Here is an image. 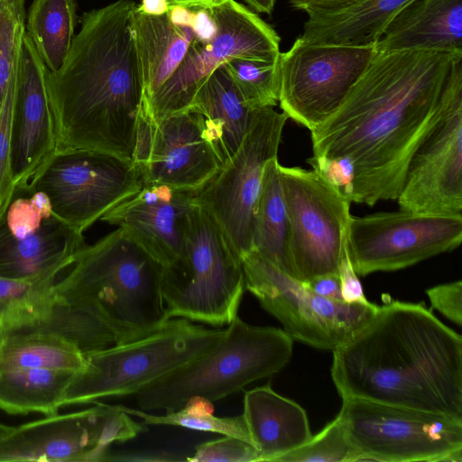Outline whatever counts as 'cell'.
Segmentation results:
<instances>
[{
    "label": "cell",
    "instance_id": "cell-1",
    "mask_svg": "<svg viewBox=\"0 0 462 462\" xmlns=\"http://www.w3.org/2000/svg\"><path fill=\"white\" fill-rule=\"evenodd\" d=\"M462 51L377 52L339 107L310 131L313 156L354 165L351 202L397 199Z\"/></svg>",
    "mask_w": 462,
    "mask_h": 462
},
{
    "label": "cell",
    "instance_id": "cell-2",
    "mask_svg": "<svg viewBox=\"0 0 462 462\" xmlns=\"http://www.w3.org/2000/svg\"><path fill=\"white\" fill-rule=\"evenodd\" d=\"M332 351L342 398L462 419V337L424 304L388 299Z\"/></svg>",
    "mask_w": 462,
    "mask_h": 462
},
{
    "label": "cell",
    "instance_id": "cell-3",
    "mask_svg": "<svg viewBox=\"0 0 462 462\" xmlns=\"http://www.w3.org/2000/svg\"><path fill=\"white\" fill-rule=\"evenodd\" d=\"M132 0L87 12L61 65L48 73L59 149L134 161L144 83Z\"/></svg>",
    "mask_w": 462,
    "mask_h": 462
},
{
    "label": "cell",
    "instance_id": "cell-4",
    "mask_svg": "<svg viewBox=\"0 0 462 462\" xmlns=\"http://www.w3.org/2000/svg\"><path fill=\"white\" fill-rule=\"evenodd\" d=\"M51 296L105 324L116 344L143 337L170 319L162 293L163 266L117 228L77 254Z\"/></svg>",
    "mask_w": 462,
    "mask_h": 462
},
{
    "label": "cell",
    "instance_id": "cell-5",
    "mask_svg": "<svg viewBox=\"0 0 462 462\" xmlns=\"http://www.w3.org/2000/svg\"><path fill=\"white\" fill-rule=\"evenodd\" d=\"M293 339L282 329L250 325L236 316L207 352L135 394L143 411L180 409L192 396L213 402L281 371Z\"/></svg>",
    "mask_w": 462,
    "mask_h": 462
},
{
    "label": "cell",
    "instance_id": "cell-6",
    "mask_svg": "<svg viewBox=\"0 0 462 462\" xmlns=\"http://www.w3.org/2000/svg\"><path fill=\"white\" fill-rule=\"evenodd\" d=\"M224 332L174 318L143 337L88 353L84 368L68 385L63 406L135 395L203 355Z\"/></svg>",
    "mask_w": 462,
    "mask_h": 462
},
{
    "label": "cell",
    "instance_id": "cell-7",
    "mask_svg": "<svg viewBox=\"0 0 462 462\" xmlns=\"http://www.w3.org/2000/svg\"><path fill=\"white\" fill-rule=\"evenodd\" d=\"M245 291L241 259L216 222L197 207L184 251L162 270L168 318L228 325L237 316Z\"/></svg>",
    "mask_w": 462,
    "mask_h": 462
},
{
    "label": "cell",
    "instance_id": "cell-8",
    "mask_svg": "<svg viewBox=\"0 0 462 462\" xmlns=\"http://www.w3.org/2000/svg\"><path fill=\"white\" fill-rule=\"evenodd\" d=\"M339 414L356 461L462 462V419L356 397Z\"/></svg>",
    "mask_w": 462,
    "mask_h": 462
},
{
    "label": "cell",
    "instance_id": "cell-9",
    "mask_svg": "<svg viewBox=\"0 0 462 462\" xmlns=\"http://www.w3.org/2000/svg\"><path fill=\"white\" fill-rule=\"evenodd\" d=\"M145 185L135 162L86 149H58L26 185L48 198L53 213L83 234Z\"/></svg>",
    "mask_w": 462,
    "mask_h": 462
},
{
    "label": "cell",
    "instance_id": "cell-10",
    "mask_svg": "<svg viewBox=\"0 0 462 462\" xmlns=\"http://www.w3.org/2000/svg\"><path fill=\"white\" fill-rule=\"evenodd\" d=\"M241 261L245 290L292 339L315 348L334 350L345 344L378 310L372 302L351 304L319 296L255 251Z\"/></svg>",
    "mask_w": 462,
    "mask_h": 462
},
{
    "label": "cell",
    "instance_id": "cell-11",
    "mask_svg": "<svg viewBox=\"0 0 462 462\" xmlns=\"http://www.w3.org/2000/svg\"><path fill=\"white\" fill-rule=\"evenodd\" d=\"M216 23L207 41L196 39L182 62L142 110L153 122L188 109L208 77L227 61L250 59L274 61L280 56V37L258 14L235 0L208 8Z\"/></svg>",
    "mask_w": 462,
    "mask_h": 462
},
{
    "label": "cell",
    "instance_id": "cell-12",
    "mask_svg": "<svg viewBox=\"0 0 462 462\" xmlns=\"http://www.w3.org/2000/svg\"><path fill=\"white\" fill-rule=\"evenodd\" d=\"M288 116L273 107L256 108L234 155L196 196L241 259L253 251L256 206L263 168L277 157Z\"/></svg>",
    "mask_w": 462,
    "mask_h": 462
},
{
    "label": "cell",
    "instance_id": "cell-13",
    "mask_svg": "<svg viewBox=\"0 0 462 462\" xmlns=\"http://www.w3.org/2000/svg\"><path fill=\"white\" fill-rule=\"evenodd\" d=\"M290 224L292 277L338 273L351 217L349 198L316 170L280 165Z\"/></svg>",
    "mask_w": 462,
    "mask_h": 462
},
{
    "label": "cell",
    "instance_id": "cell-14",
    "mask_svg": "<svg viewBox=\"0 0 462 462\" xmlns=\"http://www.w3.org/2000/svg\"><path fill=\"white\" fill-rule=\"evenodd\" d=\"M397 200L401 210L415 214L462 215V58L451 68Z\"/></svg>",
    "mask_w": 462,
    "mask_h": 462
},
{
    "label": "cell",
    "instance_id": "cell-15",
    "mask_svg": "<svg viewBox=\"0 0 462 462\" xmlns=\"http://www.w3.org/2000/svg\"><path fill=\"white\" fill-rule=\"evenodd\" d=\"M376 51L374 45H337L295 40L278 60V103L310 131L342 104Z\"/></svg>",
    "mask_w": 462,
    "mask_h": 462
},
{
    "label": "cell",
    "instance_id": "cell-16",
    "mask_svg": "<svg viewBox=\"0 0 462 462\" xmlns=\"http://www.w3.org/2000/svg\"><path fill=\"white\" fill-rule=\"evenodd\" d=\"M94 403L14 427L0 439V461H108L112 444L147 430L121 405Z\"/></svg>",
    "mask_w": 462,
    "mask_h": 462
},
{
    "label": "cell",
    "instance_id": "cell-17",
    "mask_svg": "<svg viewBox=\"0 0 462 462\" xmlns=\"http://www.w3.org/2000/svg\"><path fill=\"white\" fill-rule=\"evenodd\" d=\"M462 242V215H423L405 210L352 217L347 250L357 275L403 269Z\"/></svg>",
    "mask_w": 462,
    "mask_h": 462
},
{
    "label": "cell",
    "instance_id": "cell-18",
    "mask_svg": "<svg viewBox=\"0 0 462 462\" xmlns=\"http://www.w3.org/2000/svg\"><path fill=\"white\" fill-rule=\"evenodd\" d=\"M83 234L60 220L48 198L16 187L0 216V276L31 280L57 275L86 245Z\"/></svg>",
    "mask_w": 462,
    "mask_h": 462
},
{
    "label": "cell",
    "instance_id": "cell-19",
    "mask_svg": "<svg viewBox=\"0 0 462 462\" xmlns=\"http://www.w3.org/2000/svg\"><path fill=\"white\" fill-rule=\"evenodd\" d=\"M134 162L145 184L199 192L223 165L203 116L190 109L153 122L141 111Z\"/></svg>",
    "mask_w": 462,
    "mask_h": 462
},
{
    "label": "cell",
    "instance_id": "cell-20",
    "mask_svg": "<svg viewBox=\"0 0 462 462\" xmlns=\"http://www.w3.org/2000/svg\"><path fill=\"white\" fill-rule=\"evenodd\" d=\"M48 73L25 32L11 118L10 159L15 188L26 186L59 149Z\"/></svg>",
    "mask_w": 462,
    "mask_h": 462
},
{
    "label": "cell",
    "instance_id": "cell-21",
    "mask_svg": "<svg viewBox=\"0 0 462 462\" xmlns=\"http://www.w3.org/2000/svg\"><path fill=\"white\" fill-rule=\"evenodd\" d=\"M198 192L145 184L100 220L122 228L163 267L184 251Z\"/></svg>",
    "mask_w": 462,
    "mask_h": 462
},
{
    "label": "cell",
    "instance_id": "cell-22",
    "mask_svg": "<svg viewBox=\"0 0 462 462\" xmlns=\"http://www.w3.org/2000/svg\"><path fill=\"white\" fill-rule=\"evenodd\" d=\"M374 48L462 51V0H412L388 23Z\"/></svg>",
    "mask_w": 462,
    "mask_h": 462
},
{
    "label": "cell",
    "instance_id": "cell-23",
    "mask_svg": "<svg viewBox=\"0 0 462 462\" xmlns=\"http://www.w3.org/2000/svg\"><path fill=\"white\" fill-rule=\"evenodd\" d=\"M242 415L259 461H278L312 437L304 409L270 384L245 392Z\"/></svg>",
    "mask_w": 462,
    "mask_h": 462
},
{
    "label": "cell",
    "instance_id": "cell-24",
    "mask_svg": "<svg viewBox=\"0 0 462 462\" xmlns=\"http://www.w3.org/2000/svg\"><path fill=\"white\" fill-rule=\"evenodd\" d=\"M412 0H361L347 7L308 14L299 38L337 45H374L392 19Z\"/></svg>",
    "mask_w": 462,
    "mask_h": 462
},
{
    "label": "cell",
    "instance_id": "cell-25",
    "mask_svg": "<svg viewBox=\"0 0 462 462\" xmlns=\"http://www.w3.org/2000/svg\"><path fill=\"white\" fill-rule=\"evenodd\" d=\"M189 108L203 116L224 164L239 148L254 110L244 101L225 65L208 77Z\"/></svg>",
    "mask_w": 462,
    "mask_h": 462
},
{
    "label": "cell",
    "instance_id": "cell-26",
    "mask_svg": "<svg viewBox=\"0 0 462 462\" xmlns=\"http://www.w3.org/2000/svg\"><path fill=\"white\" fill-rule=\"evenodd\" d=\"M133 23L143 76V101H148L177 69L197 36L192 28L174 23L168 13L151 15L137 5Z\"/></svg>",
    "mask_w": 462,
    "mask_h": 462
},
{
    "label": "cell",
    "instance_id": "cell-27",
    "mask_svg": "<svg viewBox=\"0 0 462 462\" xmlns=\"http://www.w3.org/2000/svg\"><path fill=\"white\" fill-rule=\"evenodd\" d=\"M278 157L263 168L254 216L253 251L292 277L290 256V224Z\"/></svg>",
    "mask_w": 462,
    "mask_h": 462
},
{
    "label": "cell",
    "instance_id": "cell-28",
    "mask_svg": "<svg viewBox=\"0 0 462 462\" xmlns=\"http://www.w3.org/2000/svg\"><path fill=\"white\" fill-rule=\"evenodd\" d=\"M76 372L66 369L22 368L0 371V409L13 415L57 414Z\"/></svg>",
    "mask_w": 462,
    "mask_h": 462
},
{
    "label": "cell",
    "instance_id": "cell-29",
    "mask_svg": "<svg viewBox=\"0 0 462 462\" xmlns=\"http://www.w3.org/2000/svg\"><path fill=\"white\" fill-rule=\"evenodd\" d=\"M0 328L53 333L76 345L84 355L116 344L113 333L100 320L51 294L40 307Z\"/></svg>",
    "mask_w": 462,
    "mask_h": 462
},
{
    "label": "cell",
    "instance_id": "cell-30",
    "mask_svg": "<svg viewBox=\"0 0 462 462\" xmlns=\"http://www.w3.org/2000/svg\"><path fill=\"white\" fill-rule=\"evenodd\" d=\"M81 350L70 341L42 330L0 328V371L22 368H84Z\"/></svg>",
    "mask_w": 462,
    "mask_h": 462
},
{
    "label": "cell",
    "instance_id": "cell-31",
    "mask_svg": "<svg viewBox=\"0 0 462 462\" xmlns=\"http://www.w3.org/2000/svg\"><path fill=\"white\" fill-rule=\"evenodd\" d=\"M76 11L75 0H33L31 5L25 32L50 72L61 67L69 51Z\"/></svg>",
    "mask_w": 462,
    "mask_h": 462
},
{
    "label": "cell",
    "instance_id": "cell-32",
    "mask_svg": "<svg viewBox=\"0 0 462 462\" xmlns=\"http://www.w3.org/2000/svg\"><path fill=\"white\" fill-rule=\"evenodd\" d=\"M25 1L0 0V113L16 88L25 33Z\"/></svg>",
    "mask_w": 462,
    "mask_h": 462
},
{
    "label": "cell",
    "instance_id": "cell-33",
    "mask_svg": "<svg viewBox=\"0 0 462 462\" xmlns=\"http://www.w3.org/2000/svg\"><path fill=\"white\" fill-rule=\"evenodd\" d=\"M278 60L262 61L237 58L224 64L251 109L274 107L278 104Z\"/></svg>",
    "mask_w": 462,
    "mask_h": 462
},
{
    "label": "cell",
    "instance_id": "cell-34",
    "mask_svg": "<svg viewBox=\"0 0 462 462\" xmlns=\"http://www.w3.org/2000/svg\"><path fill=\"white\" fill-rule=\"evenodd\" d=\"M357 456L348 439L341 415L330 421L305 444L281 457L278 462L356 461Z\"/></svg>",
    "mask_w": 462,
    "mask_h": 462
},
{
    "label": "cell",
    "instance_id": "cell-35",
    "mask_svg": "<svg viewBox=\"0 0 462 462\" xmlns=\"http://www.w3.org/2000/svg\"><path fill=\"white\" fill-rule=\"evenodd\" d=\"M132 416L139 417L145 425H170L189 430L234 436L252 443L243 415L217 417L214 414H192L182 409L165 411L164 414H151L143 410L121 406ZM253 444V443H252Z\"/></svg>",
    "mask_w": 462,
    "mask_h": 462
},
{
    "label": "cell",
    "instance_id": "cell-36",
    "mask_svg": "<svg viewBox=\"0 0 462 462\" xmlns=\"http://www.w3.org/2000/svg\"><path fill=\"white\" fill-rule=\"evenodd\" d=\"M56 277L14 280L0 276V326L42 305L50 297Z\"/></svg>",
    "mask_w": 462,
    "mask_h": 462
},
{
    "label": "cell",
    "instance_id": "cell-37",
    "mask_svg": "<svg viewBox=\"0 0 462 462\" xmlns=\"http://www.w3.org/2000/svg\"><path fill=\"white\" fill-rule=\"evenodd\" d=\"M190 462H255L259 455L255 447L243 439L223 435L222 438L196 446Z\"/></svg>",
    "mask_w": 462,
    "mask_h": 462
},
{
    "label": "cell",
    "instance_id": "cell-38",
    "mask_svg": "<svg viewBox=\"0 0 462 462\" xmlns=\"http://www.w3.org/2000/svg\"><path fill=\"white\" fill-rule=\"evenodd\" d=\"M14 94L5 102L0 113V216L6 209L14 184L11 172V118Z\"/></svg>",
    "mask_w": 462,
    "mask_h": 462
},
{
    "label": "cell",
    "instance_id": "cell-39",
    "mask_svg": "<svg viewBox=\"0 0 462 462\" xmlns=\"http://www.w3.org/2000/svg\"><path fill=\"white\" fill-rule=\"evenodd\" d=\"M431 307L457 326L462 324V282L439 284L426 291Z\"/></svg>",
    "mask_w": 462,
    "mask_h": 462
},
{
    "label": "cell",
    "instance_id": "cell-40",
    "mask_svg": "<svg viewBox=\"0 0 462 462\" xmlns=\"http://www.w3.org/2000/svg\"><path fill=\"white\" fill-rule=\"evenodd\" d=\"M312 169L319 171L328 181L339 188L347 197L351 191L355 169L346 157L328 158L319 156L308 159Z\"/></svg>",
    "mask_w": 462,
    "mask_h": 462
},
{
    "label": "cell",
    "instance_id": "cell-41",
    "mask_svg": "<svg viewBox=\"0 0 462 462\" xmlns=\"http://www.w3.org/2000/svg\"><path fill=\"white\" fill-rule=\"evenodd\" d=\"M338 274L341 282V294L344 301L351 304H367L370 302L365 296L363 286L352 265L347 250V241L340 260Z\"/></svg>",
    "mask_w": 462,
    "mask_h": 462
},
{
    "label": "cell",
    "instance_id": "cell-42",
    "mask_svg": "<svg viewBox=\"0 0 462 462\" xmlns=\"http://www.w3.org/2000/svg\"><path fill=\"white\" fill-rule=\"evenodd\" d=\"M304 283L319 296L333 300L344 301L341 294V282L338 273L317 276Z\"/></svg>",
    "mask_w": 462,
    "mask_h": 462
},
{
    "label": "cell",
    "instance_id": "cell-43",
    "mask_svg": "<svg viewBox=\"0 0 462 462\" xmlns=\"http://www.w3.org/2000/svg\"><path fill=\"white\" fill-rule=\"evenodd\" d=\"M297 10H302L308 14L339 10L361 0H285Z\"/></svg>",
    "mask_w": 462,
    "mask_h": 462
},
{
    "label": "cell",
    "instance_id": "cell-44",
    "mask_svg": "<svg viewBox=\"0 0 462 462\" xmlns=\"http://www.w3.org/2000/svg\"><path fill=\"white\" fill-rule=\"evenodd\" d=\"M180 409L192 414H214L213 402L202 396L189 398Z\"/></svg>",
    "mask_w": 462,
    "mask_h": 462
},
{
    "label": "cell",
    "instance_id": "cell-45",
    "mask_svg": "<svg viewBox=\"0 0 462 462\" xmlns=\"http://www.w3.org/2000/svg\"><path fill=\"white\" fill-rule=\"evenodd\" d=\"M138 8L147 14L162 15L169 12L170 5L168 0H142Z\"/></svg>",
    "mask_w": 462,
    "mask_h": 462
},
{
    "label": "cell",
    "instance_id": "cell-46",
    "mask_svg": "<svg viewBox=\"0 0 462 462\" xmlns=\"http://www.w3.org/2000/svg\"><path fill=\"white\" fill-rule=\"evenodd\" d=\"M226 0H168L170 5H178L189 9H208L218 5Z\"/></svg>",
    "mask_w": 462,
    "mask_h": 462
},
{
    "label": "cell",
    "instance_id": "cell-47",
    "mask_svg": "<svg viewBox=\"0 0 462 462\" xmlns=\"http://www.w3.org/2000/svg\"><path fill=\"white\" fill-rule=\"evenodd\" d=\"M252 11L258 14H271L276 0H243Z\"/></svg>",
    "mask_w": 462,
    "mask_h": 462
},
{
    "label": "cell",
    "instance_id": "cell-48",
    "mask_svg": "<svg viewBox=\"0 0 462 462\" xmlns=\"http://www.w3.org/2000/svg\"><path fill=\"white\" fill-rule=\"evenodd\" d=\"M14 427L0 423V439L8 433H10L14 430Z\"/></svg>",
    "mask_w": 462,
    "mask_h": 462
}]
</instances>
